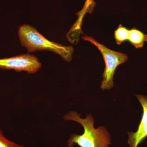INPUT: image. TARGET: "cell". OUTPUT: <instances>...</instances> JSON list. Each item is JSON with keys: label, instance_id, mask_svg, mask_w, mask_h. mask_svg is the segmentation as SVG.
<instances>
[{"label": "cell", "instance_id": "5b68a950", "mask_svg": "<svg viewBox=\"0 0 147 147\" xmlns=\"http://www.w3.org/2000/svg\"><path fill=\"white\" fill-rule=\"evenodd\" d=\"M135 96L142 105L143 114L137 131L127 132V143L129 147H138L147 137V96L142 95Z\"/></svg>", "mask_w": 147, "mask_h": 147}, {"label": "cell", "instance_id": "277c9868", "mask_svg": "<svg viewBox=\"0 0 147 147\" xmlns=\"http://www.w3.org/2000/svg\"><path fill=\"white\" fill-rule=\"evenodd\" d=\"M41 63L35 56L29 54L8 58L0 59V69H13L17 71L36 73L41 68Z\"/></svg>", "mask_w": 147, "mask_h": 147}, {"label": "cell", "instance_id": "3957f363", "mask_svg": "<svg viewBox=\"0 0 147 147\" xmlns=\"http://www.w3.org/2000/svg\"><path fill=\"white\" fill-rule=\"evenodd\" d=\"M82 38L93 44L102 54L105 62V67L102 74L103 79L101 82L100 88L103 90L111 89L114 87L113 77L116 69L119 65L126 62L128 60V56L124 53L110 50L98 42L92 37L85 35L82 36Z\"/></svg>", "mask_w": 147, "mask_h": 147}, {"label": "cell", "instance_id": "ba28073f", "mask_svg": "<svg viewBox=\"0 0 147 147\" xmlns=\"http://www.w3.org/2000/svg\"><path fill=\"white\" fill-rule=\"evenodd\" d=\"M0 147H24L7 139L0 129Z\"/></svg>", "mask_w": 147, "mask_h": 147}, {"label": "cell", "instance_id": "52a82bcc", "mask_svg": "<svg viewBox=\"0 0 147 147\" xmlns=\"http://www.w3.org/2000/svg\"><path fill=\"white\" fill-rule=\"evenodd\" d=\"M129 33V30L123 26L121 24H119L114 33V37L117 44L120 45L122 42L128 40Z\"/></svg>", "mask_w": 147, "mask_h": 147}, {"label": "cell", "instance_id": "6da1fadb", "mask_svg": "<svg viewBox=\"0 0 147 147\" xmlns=\"http://www.w3.org/2000/svg\"><path fill=\"white\" fill-rule=\"evenodd\" d=\"M66 121L77 122L83 126L84 132L81 135L71 134L67 142L68 147H73L76 144L80 147H109L111 144V136L105 127H94V119L90 114L85 119L75 111H70L64 116Z\"/></svg>", "mask_w": 147, "mask_h": 147}, {"label": "cell", "instance_id": "7a4b0ae2", "mask_svg": "<svg viewBox=\"0 0 147 147\" xmlns=\"http://www.w3.org/2000/svg\"><path fill=\"white\" fill-rule=\"evenodd\" d=\"M18 35L21 45L29 52L46 50L57 53L67 62L72 59L74 51L72 46H64L48 40L34 27L24 24L19 27Z\"/></svg>", "mask_w": 147, "mask_h": 147}, {"label": "cell", "instance_id": "9c48e42d", "mask_svg": "<svg viewBox=\"0 0 147 147\" xmlns=\"http://www.w3.org/2000/svg\"><path fill=\"white\" fill-rule=\"evenodd\" d=\"M95 7L96 3L94 0H86L82 10L84 13L91 14Z\"/></svg>", "mask_w": 147, "mask_h": 147}, {"label": "cell", "instance_id": "8992f818", "mask_svg": "<svg viewBox=\"0 0 147 147\" xmlns=\"http://www.w3.org/2000/svg\"><path fill=\"white\" fill-rule=\"evenodd\" d=\"M128 40L135 48H142L145 42H147V34L135 28H132L129 30Z\"/></svg>", "mask_w": 147, "mask_h": 147}]
</instances>
